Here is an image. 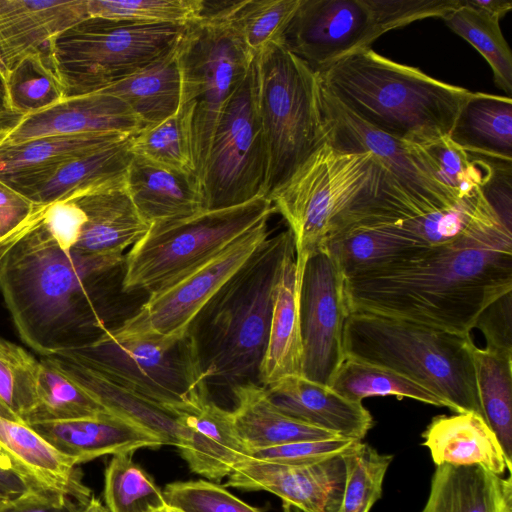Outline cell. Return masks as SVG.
<instances>
[{
	"label": "cell",
	"mask_w": 512,
	"mask_h": 512,
	"mask_svg": "<svg viewBox=\"0 0 512 512\" xmlns=\"http://www.w3.org/2000/svg\"><path fill=\"white\" fill-rule=\"evenodd\" d=\"M156 512H180V511H178V510H176V509H174V508H171V507H169V506H166V507H164L163 509L158 510V511H156Z\"/></svg>",
	"instance_id": "cell-62"
},
{
	"label": "cell",
	"mask_w": 512,
	"mask_h": 512,
	"mask_svg": "<svg viewBox=\"0 0 512 512\" xmlns=\"http://www.w3.org/2000/svg\"><path fill=\"white\" fill-rule=\"evenodd\" d=\"M19 118L12 115L6 106L5 92L0 80V126L9 128L16 123Z\"/></svg>",
	"instance_id": "cell-57"
},
{
	"label": "cell",
	"mask_w": 512,
	"mask_h": 512,
	"mask_svg": "<svg viewBox=\"0 0 512 512\" xmlns=\"http://www.w3.org/2000/svg\"><path fill=\"white\" fill-rule=\"evenodd\" d=\"M51 357L109 412L156 433L167 445L178 446L182 429L172 413L117 385L66 353Z\"/></svg>",
	"instance_id": "cell-33"
},
{
	"label": "cell",
	"mask_w": 512,
	"mask_h": 512,
	"mask_svg": "<svg viewBox=\"0 0 512 512\" xmlns=\"http://www.w3.org/2000/svg\"><path fill=\"white\" fill-rule=\"evenodd\" d=\"M425 445L437 465H479L496 475L511 472V465L485 419L474 412L441 415L423 433Z\"/></svg>",
	"instance_id": "cell-27"
},
{
	"label": "cell",
	"mask_w": 512,
	"mask_h": 512,
	"mask_svg": "<svg viewBox=\"0 0 512 512\" xmlns=\"http://www.w3.org/2000/svg\"><path fill=\"white\" fill-rule=\"evenodd\" d=\"M485 340V349L512 355V290L490 303L478 316L475 327Z\"/></svg>",
	"instance_id": "cell-51"
},
{
	"label": "cell",
	"mask_w": 512,
	"mask_h": 512,
	"mask_svg": "<svg viewBox=\"0 0 512 512\" xmlns=\"http://www.w3.org/2000/svg\"><path fill=\"white\" fill-rule=\"evenodd\" d=\"M0 416L3 418L10 419V420L20 421L18 419V417L15 416L10 410H8L1 402H0Z\"/></svg>",
	"instance_id": "cell-60"
},
{
	"label": "cell",
	"mask_w": 512,
	"mask_h": 512,
	"mask_svg": "<svg viewBox=\"0 0 512 512\" xmlns=\"http://www.w3.org/2000/svg\"><path fill=\"white\" fill-rule=\"evenodd\" d=\"M464 3L492 18L500 21L512 9V2L507 0H463Z\"/></svg>",
	"instance_id": "cell-56"
},
{
	"label": "cell",
	"mask_w": 512,
	"mask_h": 512,
	"mask_svg": "<svg viewBox=\"0 0 512 512\" xmlns=\"http://www.w3.org/2000/svg\"><path fill=\"white\" fill-rule=\"evenodd\" d=\"M176 49L181 79L178 114L200 181L219 118L254 59L215 1L203 0L200 18L186 25Z\"/></svg>",
	"instance_id": "cell-8"
},
{
	"label": "cell",
	"mask_w": 512,
	"mask_h": 512,
	"mask_svg": "<svg viewBox=\"0 0 512 512\" xmlns=\"http://www.w3.org/2000/svg\"><path fill=\"white\" fill-rule=\"evenodd\" d=\"M186 25L87 17L48 46L65 96L99 92L136 73L172 49Z\"/></svg>",
	"instance_id": "cell-9"
},
{
	"label": "cell",
	"mask_w": 512,
	"mask_h": 512,
	"mask_svg": "<svg viewBox=\"0 0 512 512\" xmlns=\"http://www.w3.org/2000/svg\"><path fill=\"white\" fill-rule=\"evenodd\" d=\"M473 359L483 418L512 464V355L475 346Z\"/></svg>",
	"instance_id": "cell-36"
},
{
	"label": "cell",
	"mask_w": 512,
	"mask_h": 512,
	"mask_svg": "<svg viewBox=\"0 0 512 512\" xmlns=\"http://www.w3.org/2000/svg\"><path fill=\"white\" fill-rule=\"evenodd\" d=\"M329 387L356 402L372 396H396L447 407L434 393L398 372L350 357H345Z\"/></svg>",
	"instance_id": "cell-38"
},
{
	"label": "cell",
	"mask_w": 512,
	"mask_h": 512,
	"mask_svg": "<svg viewBox=\"0 0 512 512\" xmlns=\"http://www.w3.org/2000/svg\"><path fill=\"white\" fill-rule=\"evenodd\" d=\"M384 33L426 18H443L460 0H369Z\"/></svg>",
	"instance_id": "cell-50"
},
{
	"label": "cell",
	"mask_w": 512,
	"mask_h": 512,
	"mask_svg": "<svg viewBox=\"0 0 512 512\" xmlns=\"http://www.w3.org/2000/svg\"><path fill=\"white\" fill-rule=\"evenodd\" d=\"M71 196L86 216L80 238L73 248L77 252L124 256V250L141 240L150 228L134 206L125 179Z\"/></svg>",
	"instance_id": "cell-23"
},
{
	"label": "cell",
	"mask_w": 512,
	"mask_h": 512,
	"mask_svg": "<svg viewBox=\"0 0 512 512\" xmlns=\"http://www.w3.org/2000/svg\"><path fill=\"white\" fill-rule=\"evenodd\" d=\"M321 247L334 258L344 278L430 248L394 225L350 228L329 237Z\"/></svg>",
	"instance_id": "cell-34"
},
{
	"label": "cell",
	"mask_w": 512,
	"mask_h": 512,
	"mask_svg": "<svg viewBox=\"0 0 512 512\" xmlns=\"http://www.w3.org/2000/svg\"><path fill=\"white\" fill-rule=\"evenodd\" d=\"M36 486L20 472L0 467V505L20 498Z\"/></svg>",
	"instance_id": "cell-55"
},
{
	"label": "cell",
	"mask_w": 512,
	"mask_h": 512,
	"mask_svg": "<svg viewBox=\"0 0 512 512\" xmlns=\"http://www.w3.org/2000/svg\"><path fill=\"white\" fill-rule=\"evenodd\" d=\"M0 80L2 82V85L4 84V81H5V72H4V68H3V65L0 61Z\"/></svg>",
	"instance_id": "cell-61"
},
{
	"label": "cell",
	"mask_w": 512,
	"mask_h": 512,
	"mask_svg": "<svg viewBox=\"0 0 512 512\" xmlns=\"http://www.w3.org/2000/svg\"><path fill=\"white\" fill-rule=\"evenodd\" d=\"M40 361L0 338V402L24 422L37 403Z\"/></svg>",
	"instance_id": "cell-45"
},
{
	"label": "cell",
	"mask_w": 512,
	"mask_h": 512,
	"mask_svg": "<svg viewBox=\"0 0 512 512\" xmlns=\"http://www.w3.org/2000/svg\"><path fill=\"white\" fill-rule=\"evenodd\" d=\"M207 380L189 393L174 416L182 429L177 446L191 472L221 481L248 458V450L238 435L232 411L209 397Z\"/></svg>",
	"instance_id": "cell-17"
},
{
	"label": "cell",
	"mask_w": 512,
	"mask_h": 512,
	"mask_svg": "<svg viewBox=\"0 0 512 512\" xmlns=\"http://www.w3.org/2000/svg\"><path fill=\"white\" fill-rule=\"evenodd\" d=\"M512 290V231L500 226L345 278L348 312L470 334Z\"/></svg>",
	"instance_id": "cell-1"
},
{
	"label": "cell",
	"mask_w": 512,
	"mask_h": 512,
	"mask_svg": "<svg viewBox=\"0 0 512 512\" xmlns=\"http://www.w3.org/2000/svg\"><path fill=\"white\" fill-rule=\"evenodd\" d=\"M253 63L269 198L327 142L321 83L318 73L283 43L270 45Z\"/></svg>",
	"instance_id": "cell-7"
},
{
	"label": "cell",
	"mask_w": 512,
	"mask_h": 512,
	"mask_svg": "<svg viewBox=\"0 0 512 512\" xmlns=\"http://www.w3.org/2000/svg\"><path fill=\"white\" fill-rule=\"evenodd\" d=\"M344 281L338 264L324 247L305 260L299 297L301 375L326 386L346 357L344 326L349 312Z\"/></svg>",
	"instance_id": "cell-15"
},
{
	"label": "cell",
	"mask_w": 512,
	"mask_h": 512,
	"mask_svg": "<svg viewBox=\"0 0 512 512\" xmlns=\"http://www.w3.org/2000/svg\"><path fill=\"white\" fill-rule=\"evenodd\" d=\"M232 391L236 404L232 410L235 427L248 454L289 443L340 437L284 414L270 400L266 388L258 382L239 384Z\"/></svg>",
	"instance_id": "cell-29"
},
{
	"label": "cell",
	"mask_w": 512,
	"mask_h": 512,
	"mask_svg": "<svg viewBox=\"0 0 512 512\" xmlns=\"http://www.w3.org/2000/svg\"><path fill=\"white\" fill-rule=\"evenodd\" d=\"M162 492L166 505L180 512H262L205 480L169 483Z\"/></svg>",
	"instance_id": "cell-48"
},
{
	"label": "cell",
	"mask_w": 512,
	"mask_h": 512,
	"mask_svg": "<svg viewBox=\"0 0 512 512\" xmlns=\"http://www.w3.org/2000/svg\"><path fill=\"white\" fill-rule=\"evenodd\" d=\"M203 0H87L89 17L187 25L200 18Z\"/></svg>",
	"instance_id": "cell-46"
},
{
	"label": "cell",
	"mask_w": 512,
	"mask_h": 512,
	"mask_svg": "<svg viewBox=\"0 0 512 512\" xmlns=\"http://www.w3.org/2000/svg\"><path fill=\"white\" fill-rule=\"evenodd\" d=\"M449 138L472 155L512 163L511 97L472 92Z\"/></svg>",
	"instance_id": "cell-31"
},
{
	"label": "cell",
	"mask_w": 512,
	"mask_h": 512,
	"mask_svg": "<svg viewBox=\"0 0 512 512\" xmlns=\"http://www.w3.org/2000/svg\"><path fill=\"white\" fill-rule=\"evenodd\" d=\"M341 457L345 482L335 512H369L382 495L384 477L393 456L379 453L371 445L358 441Z\"/></svg>",
	"instance_id": "cell-44"
},
{
	"label": "cell",
	"mask_w": 512,
	"mask_h": 512,
	"mask_svg": "<svg viewBox=\"0 0 512 512\" xmlns=\"http://www.w3.org/2000/svg\"><path fill=\"white\" fill-rule=\"evenodd\" d=\"M412 147L431 175L458 199L476 192L492 175V160L466 152L449 136Z\"/></svg>",
	"instance_id": "cell-41"
},
{
	"label": "cell",
	"mask_w": 512,
	"mask_h": 512,
	"mask_svg": "<svg viewBox=\"0 0 512 512\" xmlns=\"http://www.w3.org/2000/svg\"><path fill=\"white\" fill-rule=\"evenodd\" d=\"M317 73L321 85L356 116L413 144L449 136L472 94L371 48L348 55Z\"/></svg>",
	"instance_id": "cell-4"
},
{
	"label": "cell",
	"mask_w": 512,
	"mask_h": 512,
	"mask_svg": "<svg viewBox=\"0 0 512 512\" xmlns=\"http://www.w3.org/2000/svg\"><path fill=\"white\" fill-rule=\"evenodd\" d=\"M76 512H109L105 505H103L97 498L92 496L90 500L81 505Z\"/></svg>",
	"instance_id": "cell-58"
},
{
	"label": "cell",
	"mask_w": 512,
	"mask_h": 512,
	"mask_svg": "<svg viewBox=\"0 0 512 512\" xmlns=\"http://www.w3.org/2000/svg\"><path fill=\"white\" fill-rule=\"evenodd\" d=\"M492 165V175L481 190L503 225L512 231V165L494 160Z\"/></svg>",
	"instance_id": "cell-53"
},
{
	"label": "cell",
	"mask_w": 512,
	"mask_h": 512,
	"mask_svg": "<svg viewBox=\"0 0 512 512\" xmlns=\"http://www.w3.org/2000/svg\"><path fill=\"white\" fill-rule=\"evenodd\" d=\"M125 183L134 206L150 226L205 210L201 184L193 173L134 155Z\"/></svg>",
	"instance_id": "cell-25"
},
{
	"label": "cell",
	"mask_w": 512,
	"mask_h": 512,
	"mask_svg": "<svg viewBox=\"0 0 512 512\" xmlns=\"http://www.w3.org/2000/svg\"><path fill=\"white\" fill-rule=\"evenodd\" d=\"M300 1H216V6L234 36L255 59L270 45L283 43L284 33Z\"/></svg>",
	"instance_id": "cell-35"
},
{
	"label": "cell",
	"mask_w": 512,
	"mask_h": 512,
	"mask_svg": "<svg viewBox=\"0 0 512 512\" xmlns=\"http://www.w3.org/2000/svg\"><path fill=\"white\" fill-rule=\"evenodd\" d=\"M118 133L50 135L14 145H0V175L53 165L123 141Z\"/></svg>",
	"instance_id": "cell-40"
},
{
	"label": "cell",
	"mask_w": 512,
	"mask_h": 512,
	"mask_svg": "<svg viewBox=\"0 0 512 512\" xmlns=\"http://www.w3.org/2000/svg\"><path fill=\"white\" fill-rule=\"evenodd\" d=\"M470 334L367 313H350L346 357L377 364L425 387L455 413L482 415Z\"/></svg>",
	"instance_id": "cell-6"
},
{
	"label": "cell",
	"mask_w": 512,
	"mask_h": 512,
	"mask_svg": "<svg viewBox=\"0 0 512 512\" xmlns=\"http://www.w3.org/2000/svg\"><path fill=\"white\" fill-rule=\"evenodd\" d=\"M37 205L0 179V256L20 233Z\"/></svg>",
	"instance_id": "cell-52"
},
{
	"label": "cell",
	"mask_w": 512,
	"mask_h": 512,
	"mask_svg": "<svg viewBox=\"0 0 512 512\" xmlns=\"http://www.w3.org/2000/svg\"><path fill=\"white\" fill-rule=\"evenodd\" d=\"M421 512H512L511 476L479 465H437Z\"/></svg>",
	"instance_id": "cell-30"
},
{
	"label": "cell",
	"mask_w": 512,
	"mask_h": 512,
	"mask_svg": "<svg viewBox=\"0 0 512 512\" xmlns=\"http://www.w3.org/2000/svg\"><path fill=\"white\" fill-rule=\"evenodd\" d=\"M383 34L368 0H301L282 42L318 72Z\"/></svg>",
	"instance_id": "cell-16"
},
{
	"label": "cell",
	"mask_w": 512,
	"mask_h": 512,
	"mask_svg": "<svg viewBox=\"0 0 512 512\" xmlns=\"http://www.w3.org/2000/svg\"><path fill=\"white\" fill-rule=\"evenodd\" d=\"M265 388L284 414L340 437L362 441L373 426L372 415L362 402L349 400L302 375L283 377Z\"/></svg>",
	"instance_id": "cell-24"
},
{
	"label": "cell",
	"mask_w": 512,
	"mask_h": 512,
	"mask_svg": "<svg viewBox=\"0 0 512 512\" xmlns=\"http://www.w3.org/2000/svg\"><path fill=\"white\" fill-rule=\"evenodd\" d=\"M87 17V0H0V61L5 78L27 55L48 48L53 38Z\"/></svg>",
	"instance_id": "cell-22"
},
{
	"label": "cell",
	"mask_w": 512,
	"mask_h": 512,
	"mask_svg": "<svg viewBox=\"0 0 512 512\" xmlns=\"http://www.w3.org/2000/svg\"><path fill=\"white\" fill-rule=\"evenodd\" d=\"M129 145L136 156L162 166L195 174L178 112L158 124L145 126L130 137Z\"/></svg>",
	"instance_id": "cell-47"
},
{
	"label": "cell",
	"mask_w": 512,
	"mask_h": 512,
	"mask_svg": "<svg viewBox=\"0 0 512 512\" xmlns=\"http://www.w3.org/2000/svg\"><path fill=\"white\" fill-rule=\"evenodd\" d=\"M174 415L206 380L193 336L127 335L106 329L89 345L63 352Z\"/></svg>",
	"instance_id": "cell-11"
},
{
	"label": "cell",
	"mask_w": 512,
	"mask_h": 512,
	"mask_svg": "<svg viewBox=\"0 0 512 512\" xmlns=\"http://www.w3.org/2000/svg\"><path fill=\"white\" fill-rule=\"evenodd\" d=\"M8 111L18 118L45 110L66 98L48 48L23 58L3 85Z\"/></svg>",
	"instance_id": "cell-39"
},
{
	"label": "cell",
	"mask_w": 512,
	"mask_h": 512,
	"mask_svg": "<svg viewBox=\"0 0 512 512\" xmlns=\"http://www.w3.org/2000/svg\"><path fill=\"white\" fill-rule=\"evenodd\" d=\"M344 482L345 467L341 456L305 465L248 457L235 467L225 486L270 492L286 507L301 512H335Z\"/></svg>",
	"instance_id": "cell-18"
},
{
	"label": "cell",
	"mask_w": 512,
	"mask_h": 512,
	"mask_svg": "<svg viewBox=\"0 0 512 512\" xmlns=\"http://www.w3.org/2000/svg\"><path fill=\"white\" fill-rule=\"evenodd\" d=\"M176 47L177 44L141 70L99 92L121 99L144 127L175 115L181 96Z\"/></svg>",
	"instance_id": "cell-32"
},
{
	"label": "cell",
	"mask_w": 512,
	"mask_h": 512,
	"mask_svg": "<svg viewBox=\"0 0 512 512\" xmlns=\"http://www.w3.org/2000/svg\"><path fill=\"white\" fill-rule=\"evenodd\" d=\"M0 447L15 468L34 484L61 492L79 505L93 496L78 465L28 424L0 416Z\"/></svg>",
	"instance_id": "cell-26"
},
{
	"label": "cell",
	"mask_w": 512,
	"mask_h": 512,
	"mask_svg": "<svg viewBox=\"0 0 512 512\" xmlns=\"http://www.w3.org/2000/svg\"><path fill=\"white\" fill-rule=\"evenodd\" d=\"M442 20L485 58L493 71L495 84L511 97L512 53L500 21L466 5L463 0Z\"/></svg>",
	"instance_id": "cell-42"
},
{
	"label": "cell",
	"mask_w": 512,
	"mask_h": 512,
	"mask_svg": "<svg viewBox=\"0 0 512 512\" xmlns=\"http://www.w3.org/2000/svg\"><path fill=\"white\" fill-rule=\"evenodd\" d=\"M356 442L344 437L301 441L252 451L248 457L289 465L313 464L341 456Z\"/></svg>",
	"instance_id": "cell-49"
},
{
	"label": "cell",
	"mask_w": 512,
	"mask_h": 512,
	"mask_svg": "<svg viewBox=\"0 0 512 512\" xmlns=\"http://www.w3.org/2000/svg\"><path fill=\"white\" fill-rule=\"evenodd\" d=\"M303 270L296 264L295 248L286 256L277 285L268 343L258 383L264 387L289 375H301L302 338L299 297Z\"/></svg>",
	"instance_id": "cell-28"
},
{
	"label": "cell",
	"mask_w": 512,
	"mask_h": 512,
	"mask_svg": "<svg viewBox=\"0 0 512 512\" xmlns=\"http://www.w3.org/2000/svg\"><path fill=\"white\" fill-rule=\"evenodd\" d=\"M269 199L292 231L296 264L302 269L307 257L333 235L414 218L408 199L371 153L327 142Z\"/></svg>",
	"instance_id": "cell-3"
},
{
	"label": "cell",
	"mask_w": 512,
	"mask_h": 512,
	"mask_svg": "<svg viewBox=\"0 0 512 512\" xmlns=\"http://www.w3.org/2000/svg\"><path fill=\"white\" fill-rule=\"evenodd\" d=\"M109 412L90 392L72 379L54 360H40L37 403L24 423L53 422L94 417Z\"/></svg>",
	"instance_id": "cell-37"
},
{
	"label": "cell",
	"mask_w": 512,
	"mask_h": 512,
	"mask_svg": "<svg viewBox=\"0 0 512 512\" xmlns=\"http://www.w3.org/2000/svg\"><path fill=\"white\" fill-rule=\"evenodd\" d=\"M295 248L292 231L269 238L220 288L192 322L203 374L233 388L258 380L284 260Z\"/></svg>",
	"instance_id": "cell-5"
},
{
	"label": "cell",
	"mask_w": 512,
	"mask_h": 512,
	"mask_svg": "<svg viewBox=\"0 0 512 512\" xmlns=\"http://www.w3.org/2000/svg\"><path fill=\"white\" fill-rule=\"evenodd\" d=\"M7 129H8V128H6V127H1V126H0V142H1V140H2V138H3V136H4V134L6 133Z\"/></svg>",
	"instance_id": "cell-63"
},
{
	"label": "cell",
	"mask_w": 512,
	"mask_h": 512,
	"mask_svg": "<svg viewBox=\"0 0 512 512\" xmlns=\"http://www.w3.org/2000/svg\"><path fill=\"white\" fill-rule=\"evenodd\" d=\"M113 455L105 470L104 499L109 512H156L166 507L154 479L132 458Z\"/></svg>",
	"instance_id": "cell-43"
},
{
	"label": "cell",
	"mask_w": 512,
	"mask_h": 512,
	"mask_svg": "<svg viewBox=\"0 0 512 512\" xmlns=\"http://www.w3.org/2000/svg\"><path fill=\"white\" fill-rule=\"evenodd\" d=\"M0 467L5 468V469H12V470L18 471L15 468V466L12 463L11 459L9 458V456L5 453V451L1 447H0Z\"/></svg>",
	"instance_id": "cell-59"
},
{
	"label": "cell",
	"mask_w": 512,
	"mask_h": 512,
	"mask_svg": "<svg viewBox=\"0 0 512 512\" xmlns=\"http://www.w3.org/2000/svg\"><path fill=\"white\" fill-rule=\"evenodd\" d=\"M268 154L256 103L254 63L219 118L200 178L205 209L265 196Z\"/></svg>",
	"instance_id": "cell-12"
},
{
	"label": "cell",
	"mask_w": 512,
	"mask_h": 512,
	"mask_svg": "<svg viewBox=\"0 0 512 512\" xmlns=\"http://www.w3.org/2000/svg\"><path fill=\"white\" fill-rule=\"evenodd\" d=\"M40 206L0 256V290L22 340L47 357L83 348L108 329L96 312V287L125 255L62 250Z\"/></svg>",
	"instance_id": "cell-2"
},
{
	"label": "cell",
	"mask_w": 512,
	"mask_h": 512,
	"mask_svg": "<svg viewBox=\"0 0 512 512\" xmlns=\"http://www.w3.org/2000/svg\"><path fill=\"white\" fill-rule=\"evenodd\" d=\"M276 212L268 197L154 223L125 255L124 292L162 289Z\"/></svg>",
	"instance_id": "cell-10"
},
{
	"label": "cell",
	"mask_w": 512,
	"mask_h": 512,
	"mask_svg": "<svg viewBox=\"0 0 512 512\" xmlns=\"http://www.w3.org/2000/svg\"><path fill=\"white\" fill-rule=\"evenodd\" d=\"M265 218L225 249L170 285L151 294L115 329L127 335L182 337L210 299L269 238Z\"/></svg>",
	"instance_id": "cell-13"
},
{
	"label": "cell",
	"mask_w": 512,
	"mask_h": 512,
	"mask_svg": "<svg viewBox=\"0 0 512 512\" xmlns=\"http://www.w3.org/2000/svg\"><path fill=\"white\" fill-rule=\"evenodd\" d=\"M1 506V505H0Z\"/></svg>",
	"instance_id": "cell-64"
},
{
	"label": "cell",
	"mask_w": 512,
	"mask_h": 512,
	"mask_svg": "<svg viewBox=\"0 0 512 512\" xmlns=\"http://www.w3.org/2000/svg\"><path fill=\"white\" fill-rule=\"evenodd\" d=\"M321 99L327 143L346 151L371 153L408 199L414 218L397 227L402 228L451 209L463 199H458L431 175L415 153L412 143L396 139L369 125L343 106L322 85Z\"/></svg>",
	"instance_id": "cell-14"
},
{
	"label": "cell",
	"mask_w": 512,
	"mask_h": 512,
	"mask_svg": "<svg viewBox=\"0 0 512 512\" xmlns=\"http://www.w3.org/2000/svg\"><path fill=\"white\" fill-rule=\"evenodd\" d=\"M129 140L53 165L0 175V179L36 204L65 199L79 191L124 180L134 156Z\"/></svg>",
	"instance_id": "cell-20"
},
{
	"label": "cell",
	"mask_w": 512,
	"mask_h": 512,
	"mask_svg": "<svg viewBox=\"0 0 512 512\" xmlns=\"http://www.w3.org/2000/svg\"><path fill=\"white\" fill-rule=\"evenodd\" d=\"M69 496L36 486L20 498L0 506V512H76L80 507Z\"/></svg>",
	"instance_id": "cell-54"
},
{
	"label": "cell",
	"mask_w": 512,
	"mask_h": 512,
	"mask_svg": "<svg viewBox=\"0 0 512 512\" xmlns=\"http://www.w3.org/2000/svg\"><path fill=\"white\" fill-rule=\"evenodd\" d=\"M143 128V123L121 99L95 92L67 97L45 110L19 118L7 129L0 145L50 135L118 133L133 136Z\"/></svg>",
	"instance_id": "cell-19"
},
{
	"label": "cell",
	"mask_w": 512,
	"mask_h": 512,
	"mask_svg": "<svg viewBox=\"0 0 512 512\" xmlns=\"http://www.w3.org/2000/svg\"><path fill=\"white\" fill-rule=\"evenodd\" d=\"M29 426L78 466L104 455L167 445L156 433L112 412Z\"/></svg>",
	"instance_id": "cell-21"
}]
</instances>
